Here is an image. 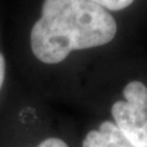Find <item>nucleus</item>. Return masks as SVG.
Here are the masks:
<instances>
[{"label":"nucleus","mask_w":147,"mask_h":147,"mask_svg":"<svg viewBox=\"0 0 147 147\" xmlns=\"http://www.w3.org/2000/svg\"><path fill=\"white\" fill-rule=\"evenodd\" d=\"M117 31L115 18L93 2L44 0L40 18L31 30V49L40 62L57 64L74 50L107 45Z\"/></svg>","instance_id":"obj_1"},{"label":"nucleus","mask_w":147,"mask_h":147,"mask_svg":"<svg viewBox=\"0 0 147 147\" xmlns=\"http://www.w3.org/2000/svg\"><path fill=\"white\" fill-rule=\"evenodd\" d=\"M123 97L111 107L115 124L135 147H147V86L131 81L123 88Z\"/></svg>","instance_id":"obj_2"},{"label":"nucleus","mask_w":147,"mask_h":147,"mask_svg":"<svg viewBox=\"0 0 147 147\" xmlns=\"http://www.w3.org/2000/svg\"><path fill=\"white\" fill-rule=\"evenodd\" d=\"M82 147H135L123 133L118 129L115 122L104 121L97 130L89 131Z\"/></svg>","instance_id":"obj_3"},{"label":"nucleus","mask_w":147,"mask_h":147,"mask_svg":"<svg viewBox=\"0 0 147 147\" xmlns=\"http://www.w3.org/2000/svg\"><path fill=\"white\" fill-rule=\"evenodd\" d=\"M95 5H99L106 10L120 11L125 9L134 2V0H87Z\"/></svg>","instance_id":"obj_4"},{"label":"nucleus","mask_w":147,"mask_h":147,"mask_svg":"<svg viewBox=\"0 0 147 147\" xmlns=\"http://www.w3.org/2000/svg\"><path fill=\"white\" fill-rule=\"evenodd\" d=\"M36 147H69V145L61 138L48 137V138L39 143Z\"/></svg>","instance_id":"obj_5"},{"label":"nucleus","mask_w":147,"mask_h":147,"mask_svg":"<svg viewBox=\"0 0 147 147\" xmlns=\"http://www.w3.org/2000/svg\"><path fill=\"white\" fill-rule=\"evenodd\" d=\"M5 59L2 53L0 51V90L5 83Z\"/></svg>","instance_id":"obj_6"}]
</instances>
